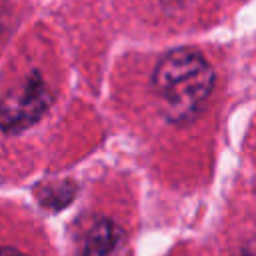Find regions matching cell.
Masks as SVG:
<instances>
[{"mask_svg":"<svg viewBox=\"0 0 256 256\" xmlns=\"http://www.w3.org/2000/svg\"><path fill=\"white\" fill-rule=\"evenodd\" d=\"M76 188L72 186V182H60V184H48L44 188V192H38V198L44 206L60 210L62 206L70 204V200L74 198Z\"/></svg>","mask_w":256,"mask_h":256,"instance_id":"obj_4","label":"cell"},{"mask_svg":"<svg viewBox=\"0 0 256 256\" xmlns=\"http://www.w3.org/2000/svg\"><path fill=\"white\" fill-rule=\"evenodd\" d=\"M52 104V94L38 70L0 94V130L22 132L36 124Z\"/></svg>","mask_w":256,"mask_h":256,"instance_id":"obj_2","label":"cell"},{"mask_svg":"<svg viewBox=\"0 0 256 256\" xmlns=\"http://www.w3.org/2000/svg\"><path fill=\"white\" fill-rule=\"evenodd\" d=\"M124 240V230L114 220L100 218L88 230L80 256H114L122 248Z\"/></svg>","mask_w":256,"mask_h":256,"instance_id":"obj_3","label":"cell"},{"mask_svg":"<svg viewBox=\"0 0 256 256\" xmlns=\"http://www.w3.org/2000/svg\"><path fill=\"white\" fill-rule=\"evenodd\" d=\"M240 256H254V252H252V246L248 244L244 250H240Z\"/></svg>","mask_w":256,"mask_h":256,"instance_id":"obj_6","label":"cell"},{"mask_svg":"<svg viewBox=\"0 0 256 256\" xmlns=\"http://www.w3.org/2000/svg\"><path fill=\"white\" fill-rule=\"evenodd\" d=\"M214 68L194 48L166 52L150 78L162 116L172 124H186L204 108L214 88Z\"/></svg>","mask_w":256,"mask_h":256,"instance_id":"obj_1","label":"cell"},{"mask_svg":"<svg viewBox=\"0 0 256 256\" xmlns=\"http://www.w3.org/2000/svg\"><path fill=\"white\" fill-rule=\"evenodd\" d=\"M0 256H26V254L12 246H0Z\"/></svg>","mask_w":256,"mask_h":256,"instance_id":"obj_5","label":"cell"}]
</instances>
